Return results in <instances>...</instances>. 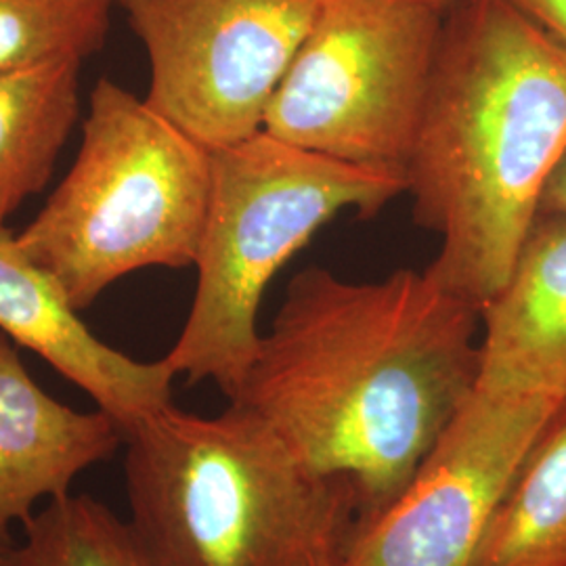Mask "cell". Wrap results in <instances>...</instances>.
<instances>
[{
	"label": "cell",
	"instance_id": "cell-16",
	"mask_svg": "<svg viewBox=\"0 0 566 566\" xmlns=\"http://www.w3.org/2000/svg\"><path fill=\"white\" fill-rule=\"evenodd\" d=\"M566 53V0H506Z\"/></svg>",
	"mask_w": 566,
	"mask_h": 566
},
{
	"label": "cell",
	"instance_id": "cell-18",
	"mask_svg": "<svg viewBox=\"0 0 566 566\" xmlns=\"http://www.w3.org/2000/svg\"><path fill=\"white\" fill-rule=\"evenodd\" d=\"M13 547H15L13 537H0V566H11Z\"/></svg>",
	"mask_w": 566,
	"mask_h": 566
},
{
	"label": "cell",
	"instance_id": "cell-20",
	"mask_svg": "<svg viewBox=\"0 0 566 566\" xmlns=\"http://www.w3.org/2000/svg\"><path fill=\"white\" fill-rule=\"evenodd\" d=\"M332 566H340V565H332Z\"/></svg>",
	"mask_w": 566,
	"mask_h": 566
},
{
	"label": "cell",
	"instance_id": "cell-12",
	"mask_svg": "<svg viewBox=\"0 0 566 566\" xmlns=\"http://www.w3.org/2000/svg\"><path fill=\"white\" fill-rule=\"evenodd\" d=\"M82 61L0 72V227L49 185L81 118Z\"/></svg>",
	"mask_w": 566,
	"mask_h": 566
},
{
	"label": "cell",
	"instance_id": "cell-19",
	"mask_svg": "<svg viewBox=\"0 0 566 566\" xmlns=\"http://www.w3.org/2000/svg\"><path fill=\"white\" fill-rule=\"evenodd\" d=\"M413 2L428 4V7H432V9L441 11V13H447V11H449L453 4H458V2H462V0H413Z\"/></svg>",
	"mask_w": 566,
	"mask_h": 566
},
{
	"label": "cell",
	"instance_id": "cell-9",
	"mask_svg": "<svg viewBox=\"0 0 566 566\" xmlns=\"http://www.w3.org/2000/svg\"><path fill=\"white\" fill-rule=\"evenodd\" d=\"M78 313L60 282L0 227V332L82 388L126 434L172 403L177 376L164 359L145 364L102 343Z\"/></svg>",
	"mask_w": 566,
	"mask_h": 566
},
{
	"label": "cell",
	"instance_id": "cell-8",
	"mask_svg": "<svg viewBox=\"0 0 566 566\" xmlns=\"http://www.w3.org/2000/svg\"><path fill=\"white\" fill-rule=\"evenodd\" d=\"M556 409L474 388L403 493L357 535L340 566H472Z\"/></svg>",
	"mask_w": 566,
	"mask_h": 566
},
{
	"label": "cell",
	"instance_id": "cell-17",
	"mask_svg": "<svg viewBox=\"0 0 566 566\" xmlns=\"http://www.w3.org/2000/svg\"><path fill=\"white\" fill-rule=\"evenodd\" d=\"M539 214H565L566 217V154L547 181Z\"/></svg>",
	"mask_w": 566,
	"mask_h": 566
},
{
	"label": "cell",
	"instance_id": "cell-1",
	"mask_svg": "<svg viewBox=\"0 0 566 566\" xmlns=\"http://www.w3.org/2000/svg\"><path fill=\"white\" fill-rule=\"evenodd\" d=\"M481 311L428 271H301L229 403L353 486L361 531L390 506L479 382ZM359 531V533H361Z\"/></svg>",
	"mask_w": 566,
	"mask_h": 566
},
{
	"label": "cell",
	"instance_id": "cell-14",
	"mask_svg": "<svg viewBox=\"0 0 566 566\" xmlns=\"http://www.w3.org/2000/svg\"><path fill=\"white\" fill-rule=\"evenodd\" d=\"M11 566H156L122 521L99 500L81 493L42 506L15 542Z\"/></svg>",
	"mask_w": 566,
	"mask_h": 566
},
{
	"label": "cell",
	"instance_id": "cell-11",
	"mask_svg": "<svg viewBox=\"0 0 566 566\" xmlns=\"http://www.w3.org/2000/svg\"><path fill=\"white\" fill-rule=\"evenodd\" d=\"M481 319L476 388L507 399L565 403V214H539L510 280Z\"/></svg>",
	"mask_w": 566,
	"mask_h": 566
},
{
	"label": "cell",
	"instance_id": "cell-6",
	"mask_svg": "<svg viewBox=\"0 0 566 566\" xmlns=\"http://www.w3.org/2000/svg\"><path fill=\"white\" fill-rule=\"evenodd\" d=\"M443 20L413 0H322L269 103L264 133L407 175Z\"/></svg>",
	"mask_w": 566,
	"mask_h": 566
},
{
	"label": "cell",
	"instance_id": "cell-15",
	"mask_svg": "<svg viewBox=\"0 0 566 566\" xmlns=\"http://www.w3.org/2000/svg\"><path fill=\"white\" fill-rule=\"evenodd\" d=\"M116 0H0V72L88 60L105 42Z\"/></svg>",
	"mask_w": 566,
	"mask_h": 566
},
{
	"label": "cell",
	"instance_id": "cell-7",
	"mask_svg": "<svg viewBox=\"0 0 566 566\" xmlns=\"http://www.w3.org/2000/svg\"><path fill=\"white\" fill-rule=\"evenodd\" d=\"M149 60L145 102L206 149L263 130L322 0H116Z\"/></svg>",
	"mask_w": 566,
	"mask_h": 566
},
{
	"label": "cell",
	"instance_id": "cell-5",
	"mask_svg": "<svg viewBox=\"0 0 566 566\" xmlns=\"http://www.w3.org/2000/svg\"><path fill=\"white\" fill-rule=\"evenodd\" d=\"M210 181V149L102 78L76 160L15 240L84 311L128 273L196 263Z\"/></svg>",
	"mask_w": 566,
	"mask_h": 566
},
{
	"label": "cell",
	"instance_id": "cell-3",
	"mask_svg": "<svg viewBox=\"0 0 566 566\" xmlns=\"http://www.w3.org/2000/svg\"><path fill=\"white\" fill-rule=\"evenodd\" d=\"M124 447L128 525L156 566L343 565L361 531L353 486L242 405L198 416L170 403Z\"/></svg>",
	"mask_w": 566,
	"mask_h": 566
},
{
	"label": "cell",
	"instance_id": "cell-2",
	"mask_svg": "<svg viewBox=\"0 0 566 566\" xmlns=\"http://www.w3.org/2000/svg\"><path fill=\"white\" fill-rule=\"evenodd\" d=\"M566 154V53L506 0H462L443 20L407 164L426 269L483 313L510 280Z\"/></svg>",
	"mask_w": 566,
	"mask_h": 566
},
{
	"label": "cell",
	"instance_id": "cell-13",
	"mask_svg": "<svg viewBox=\"0 0 566 566\" xmlns=\"http://www.w3.org/2000/svg\"><path fill=\"white\" fill-rule=\"evenodd\" d=\"M472 566H566V401L528 449Z\"/></svg>",
	"mask_w": 566,
	"mask_h": 566
},
{
	"label": "cell",
	"instance_id": "cell-10",
	"mask_svg": "<svg viewBox=\"0 0 566 566\" xmlns=\"http://www.w3.org/2000/svg\"><path fill=\"white\" fill-rule=\"evenodd\" d=\"M124 446L118 422L46 395L0 332V537L25 525L41 502L70 493L84 470Z\"/></svg>",
	"mask_w": 566,
	"mask_h": 566
},
{
	"label": "cell",
	"instance_id": "cell-4",
	"mask_svg": "<svg viewBox=\"0 0 566 566\" xmlns=\"http://www.w3.org/2000/svg\"><path fill=\"white\" fill-rule=\"evenodd\" d=\"M401 193V170L332 160L264 130L212 151L196 296L164 361L189 385L214 382L231 401L259 353L261 301L283 264L336 214L369 219Z\"/></svg>",
	"mask_w": 566,
	"mask_h": 566
}]
</instances>
